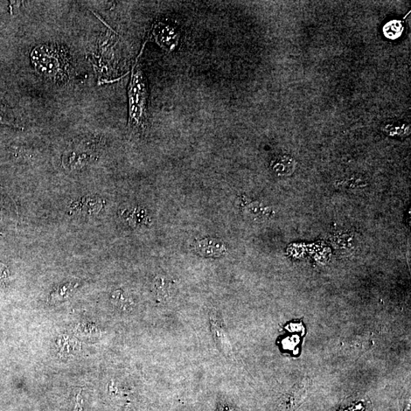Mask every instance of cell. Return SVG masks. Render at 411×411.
Returning <instances> with one entry per match:
<instances>
[{"label":"cell","mask_w":411,"mask_h":411,"mask_svg":"<svg viewBox=\"0 0 411 411\" xmlns=\"http://www.w3.org/2000/svg\"><path fill=\"white\" fill-rule=\"evenodd\" d=\"M31 60L34 68L55 83L71 82L75 78V69L71 53L58 45H40L34 49Z\"/></svg>","instance_id":"1"},{"label":"cell","mask_w":411,"mask_h":411,"mask_svg":"<svg viewBox=\"0 0 411 411\" xmlns=\"http://www.w3.org/2000/svg\"><path fill=\"white\" fill-rule=\"evenodd\" d=\"M130 126L143 128L145 122V103L148 88L141 67L134 69L129 88Z\"/></svg>","instance_id":"2"},{"label":"cell","mask_w":411,"mask_h":411,"mask_svg":"<svg viewBox=\"0 0 411 411\" xmlns=\"http://www.w3.org/2000/svg\"><path fill=\"white\" fill-rule=\"evenodd\" d=\"M270 166L277 175L289 176L295 171L296 161L290 156L282 155L275 158Z\"/></svg>","instance_id":"3"},{"label":"cell","mask_w":411,"mask_h":411,"mask_svg":"<svg viewBox=\"0 0 411 411\" xmlns=\"http://www.w3.org/2000/svg\"><path fill=\"white\" fill-rule=\"evenodd\" d=\"M211 320L212 332L215 341H217L218 345L222 351L225 353H228L230 347L224 325L220 323V319L217 317H214V316H211Z\"/></svg>","instance_id":"4"},{"label":"cell","mask_w":411,"mask_h":411,"mask_svg":"<svg viewBox=\"0 0 411 411\" xmlns=\"http://www.w3.org/2000/svg\"><path fill=\"white\" fill-rule=\"evenodd\" d=\"M0 124L16 128H23L22 124L13 111L1 102H0Z\"/></svg>","instance_id":"5"},{"label":"cell","mask_w":411,"mask_h":411,"mask_svg":"<svg viewBox=\"0 0 411 411\" xmlns=\"http://www.w3.org/2000/svg\"><path fill=\"white\" fill-rule=\"evenodd\" d=\"M199 243L198 252L206 256H219L224 253V248L217 241H203Z\"/></svg>","instance_id":"6"},{"label":"cell","mask_w":411,"mask_h":411,"mask_svg":"<svg viewBox=\"0 0 411 411\" xmlns=\"http://www.w3.org/2000/svg\"><path fill=\"white\" fill-rule=\"evenodd\" d=\"M403 31V26L401 21L392 20L388 23L383 29L386 38L395 40L401 37Z\"/></svg>","instance_id":"7"},{"label":"cell","mask_w":411,"mask_h":411,"mask_svg":"<svg viewBox=\"0 0 411 411\" xmlns=\"http://www.w3.org/2000/svg\"><path fill=\"white\" fill-rule=\"evenodd\" d=\"M333 246L338 249H351L354 247V239L352 235L341 234L334 237Z\"/></svg>","instance_id":"8"},{"label":"cell","mask_w":411,"mask_h":411,"mask_svg":"<svg viewBox=\"0 0 411 411\" xmlns=\"http://www.w3.org/2000/svg\"><path fill=\"white\" fill-rule=\"evenodd\" d=\"M253 206L249 207V213L253 214L255 218H262L264 215L268 213V209L264 208L260 204H252Z\"/></svg>","instance_id":"9"},{"label":"cell","mask_w":411,"mask_h":411,"mask_svg":"<svg viewBox=\"0 0 411 411\" xmlns=\"http://www.w3.org/2000/svg\"><path fill=\"white\" fill-rule=\"evenodd\" d=\"M8 270L3 266V263H0V282L5 280L7 277H8Z\"/></svg>","instance_id":"10"}]
</instances>
